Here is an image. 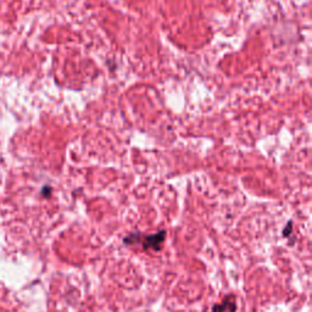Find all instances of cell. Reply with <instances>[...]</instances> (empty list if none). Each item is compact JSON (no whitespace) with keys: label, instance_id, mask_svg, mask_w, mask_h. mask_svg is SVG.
I'll list each match as a JSON object with an SVG mask.
<instances>
[{"label":"cell","instance_id":"obj_1","mask_svg":"<svg viewBox=\"0 0 312 312\" xmlns=\"http://www.w3.org/2000/svg\"><path fill=\"white\" fill-rule=\"evenodd\" d=\"M165 236H166L165 230H161V232H159V233L144 237L142 240L143 248H144L145 250L151 249V250H155V251H159V250L161 249L162 243H164V240H165Z\"/></svg>","mask_w":312,"mask_h":312},{"label":"cell","instance_id":"obj_2","mask_svg":"<svg viewBox=\"0 0 312 312\" xmlns=\"http://www.w3.org/2000/svg\"><path fill=\"white\" fill-rule=\"evenodd\" d=\"M212 312H236V299L233 297L226 298L220 305L213 306Z\"/></svg>","mask_w":312,"mask_h":312}]
</instances>
